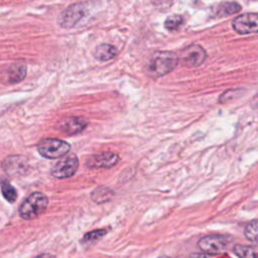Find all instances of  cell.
<instances>
[{"instance_id":"1","label":"cell","mask_w":258,"mask_h":258,"mask_svg":"<svg viewBox=\"0 0 258 258\" xmlns=\"http://www.w3.org/2000/svg\"><path fill=\"white\" fill-rule=\"evenodd\" d=\"M177 62L178 56L173 51L157 50L151 54L146 71L150 77L160 78L172 72Z\"/></svg>"},{"instance_id":"2","label":"cell","mask_w":258,"mask_h":258,"mask_svg":"<svg viewBox=\"0 0 258 258\" xmlns=\"http://www.w3.org/2000/svg\"><path fill=\"white\" fill-rule=\"evenodd\" d=\"M48 204L47 197L36 191L26 198L19 207V215L24 220H32L44 212Z\"/></svg>"},{"instance_id":"3","label":"cell","mask_w":258,"mask_h":258,"mask_svg":"<svg viewBox=\"0 0 258 258\" xmlns=\"http://www.w3.org/2000/svg\"><path fill=\"white\" fill-rule=\"evenodd\" d=\"M71 149V145L60 139L44 138L37 144L39 154L45 158L53 159L66 155Z\"/></svg>"},{"instance_id":"4","label":"cell","mask_w":258,"mask_h":258,"mask_svg":"<svg viewBox=\"0 0 258 258\" xmlns=\"http://www.w3.org/2000/svg\"><path fill=\"white\" fill-rule=\"evenodd\" d=\"M230 243V240L223 235H210L202 238L198 242V246L203 253L216 255L224 252Z\"/></svg>"},{"instance_id":"5","label":"cell","mask_w":258,"mask_h":258,"mask_svg":"<svg viewBox=\"0 0 258 258\" xmlns=\"http://www.w3.org/2000/svg\"><path fill=\"white\" fill-rule=\"evenodd\" d=\"M177 56L183 66L187 68H196L204 62L207 53L201 45L191 44L184 47Z\"/></svg>"},{"instance_id":"6","label":"cell","mask_w":258,"mask_h":258,"mask_svg":"<svg viewBox=\"0 0 258 258\" xmlns=\"http://www.w3.org/2000/svg\"><path fill=\"white\" fill-rule=\"evenodd\" d=\"M79 167V159L76 154L63 155L51 168V174L56 178L70 177L77 171Z\"/></svg>"},{"instance_id":"7","label":"cell","mask_w":258,"mask_h":258,"mask_svg":"<svg viewBox=\"0 0 258 258\" xmlns=\"http://www.w3.org/2000/svg\"><path fill=\"white\" fill-rule=\"evenodd\" d=\"M86 6L84 3H76L69 6L61 12L58 17V24L63 28H71L75 26L82 17L86 14Z\"/></svg>"},{"instance_id":"8","label":"cell","mask_w":258,"mask_h":258,"mask_svg":"<svg viewBox=\"0 0 258 258\" xmlns=\"http://www.w3.org/2000/svg\"><path fill=\"white\" fill-rule=\"evenodd\" d=\"M232 26L239 34L254 33L258 29V15L254 12L244 13L233 20Z\"/></svg>"},{"instance_id":"9","label":"cell","mask_w":258,"mask_h":258,"mask_svg":"<svg viewBox=\"0 0 258 258\" xmlns=\"http://www.w3.org/2000/svg\"><path fill=\"white\" fill-rule=\"evenodd\" d=\"M2 169L10 176L23 174L27 168L26 159L20 155H10L2 160Z\"/></svg>"},{"instance_id":"10","label":"cell","mask_w":258,"mask_h":258,"mask_svg":"<svg viewBox=\"0 0 258 258\" xmlns=\"http://www.w3.org/2000/svg\"><path fill=\"white\" fill-rule=\"evenodd\" d=\"M119 161L118 154L114 152H101L92 155L87 160L86 164L90 168H103V167H111L115 165Z\"/></svg>"},{"instance_id":"11","label":"cell","mask_w":258,"mask_h":258,"mask_svg":"<svg viewBox=\"0 0 258 258\" xmlns=\"http://www.w3.org/2000/svg\"><path fill=\"white\" fill-rule=\"evenodd\" d=\"M88 125V120L83 117H70L58 124V128L69 135L83 131Z\"/></svg>"},{"instance_id":"12","label":"cell","mask_w":258,"mask_h":258,"mask_svg":"<svg viewBox=\"0 0 258 258\" xmlns=\"http://www.w3.org/2000/svg\"><path fill=\"white\" fill-rule=\"evenodd\" d=\"M6 75H7V82L10 84H15V83L21 82L26 76L25 63H22V62L13 63L7 70Z\"/></svg>"},{"instance_id":"13","label":"cell","mask_w":258,"mask_h":258,"mask_svg":"<svg viewBox=\"0 0 258 258\" xmlns=\"http://www.w3.org/2000/svg\"><path fill=\"white\" fill-rule=\"evenodd\" d=\"M117 53L118 50L115 46L108 43H102L95 48L94 56L100 61H107L114 58Z\"/></svg>"},{"instance_id":"14","label":"cell","mask_w":258,"mask_h":258,"mask_svg":"<svg viewBox=\"0 0 258 258\" xmlns=\"http://www.w3.org/2000/svg\"><path fill=\"white\" fill-rule=\"evenodd\" d=\"M113 196H114V192L111 188L105 187V186H99L93 190L92 200L95 203L102 204V203L110 201Z\"/></svg>"},{"instance_id":"15","label":"cell","mask_w":258,"mask_h":258,"mask_svg":"<svg viewBox=\"0 0 258 258\" xmlns=\"http://www.w3.org/2000/svg\"><path fill=\"white\" fill-rule=\"evenodd\" d=\"M241 10V6L237 2H224L218 7L217 14L219 16H228L235 14Z\"/></svg>"},{"instance_id":"16","label":"cell","mask_w":258,"mask_h":258,"mask_svg":"<svg viewBox=\"0 0 258 258\" xmlns=\"http://www.w3.org/2000/svg\"><path fill=\"white\" fill-rule=\"evenodd\" d=\"M0 186H1V191L4 199L9 203H14L17 199V192L15 188L8 182V180L6 179L2 180L0 182Z\"/></svg>"},{"instance_id":"17","label":"cell","mask_w":258,"mask_h":258,"mask_svg":"<svg viewBox=\"0 0 258 258\" xmlns=\"http://www.w3.org/2000/svg\"><path fill=\"white\" fill-rule=\"evenodd\" d=\"M233 250L239 258H256V250L252 246L236 245Z\"/></svg>"},{"instance_id":"18","label":"cell","mask_w":258,"mask_h":258,"mask_svg":"<svg viewBox=\"0 0 258 258\" xmlns=\"http://www.w3.org/2000/svg\"><path fill=\"white\" fill-rule=\"evenodd\" d=\"M183 21H184V19L181 15H176V14L170 15L165 19L164 27L170 31L176 30L177 28H179L182 25Z\"/></svg>"},{"instance_id":"19","label":"cell","mask_w":258,"mask_h":258,"mask_svg":"<svg viewBox=\"0 0 258 258\" xmlns=\"http://www.w3.org/2000/svg\"><path fill=\"white\" fill-rule=\"evenodd\" d=\"M107 231L104 230V229H100V230H94V231H91L89 233H87L83 240H82V244H86V245H89V244H92L98 240H100L104 235H106Z\"/></svg>"},{"instance_id":"20","label":"cell","mask_w":258,"mask_h":258,"mask_svg":"<svg viewBox=\"0 0 258 258\" xmlns=\"http://www.w3.org/2000/svg\"><path fill=\"white\" fill-rule=\"evenodd\" d=\"M257 230H258V227H257V221L256 220H253L251 221L245 228V231H244V234L246 236V238L252 242H256L257 240Z\"/></svg>"},{"instance_id":"21","label":"cell","mask_w":258,"mask_h":258,"mask_svg":"<svg viewBox=\"0 0 258 258\" xmlns=\"http://www.w3.org/2000/svg\"><path fill=\"white\" fill-rule=\"evenodd\" d=\"M186 258H212V255L206 254V253H195V254H190Z\"/></svg>"},{"instance_id":"22","label":"cell","mask_w":258,"mask_h":258,"mask_svg":"<svg viewBox=\"0 0 258 258\" xmlns=\"http://www.w3.org/2000/svg\"><path fill=\"white\" fill-rule=\"evenodd\" d=\"M34 258H53V257L50 254H48V253H43V254H40V255H38V256H36Z\"/></svg>"},{"instance_id":"23","label":"cell","mask_w":258,"mask_h":258,"mask_svg":"<svg viewBox=\"0 0 258 258\" xmlns=\"http://www.w3.org/2000/svg\"><path fill=\"white\" fill-rule=\"evenodd\" d=\"M159 258H169V257H165V256H164V257H159Z\"/></svg>"}]
</instances>
